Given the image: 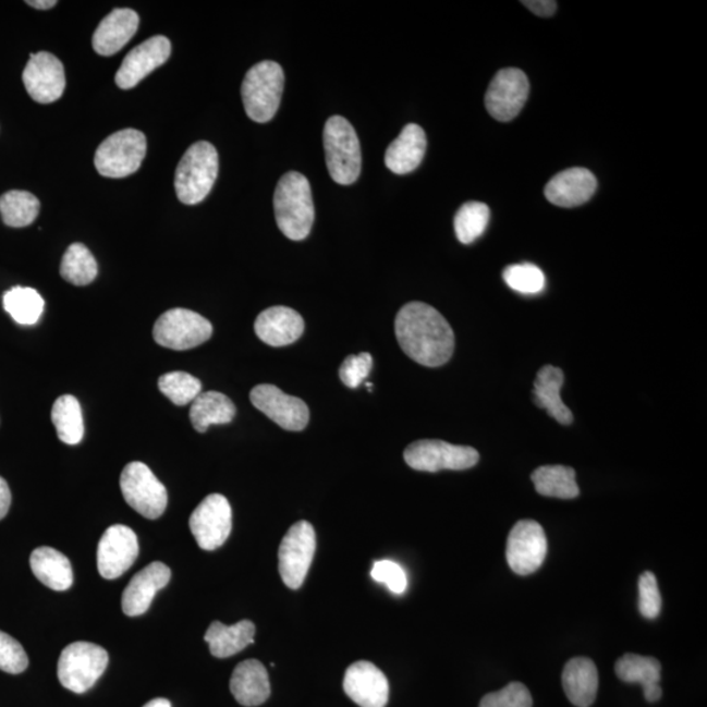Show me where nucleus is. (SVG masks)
Returning a JSON list of instances; mask_svg holds the SVG:
<instances>
[{"label":"nucleus","instance_id":"obj_38","mask_svg":"<svg viewBox=\"0 0 707 707\" xmlns=\"http://www.w3.org/2000/svg\"><path fill=\"white\" fill-rule=\"evenodd\" d=\"M159 389L174 405L185 406L203 393V382L187 373H168L160 376Z\"/></svg>","mask_w":707,"mask_h":707},{"label":"nucleus","instance_id":"obj_12","mask_svg":"<svg viewBox=\"0 0 707 707\" xmlns=\"http://www.w3.org/2000/svg\"><path fill=\"white\" fill-rule=\"evenodd\" d=\"M548 553L547 535L535 521H521L511 529L505 558L512 572L529 575L541 568Z\"/></svg>","mask_w":707,"mask_h":707},{"label":"nucleus","instance_id":"obj_14","mask_svg":"<svg viewBox=\"0 0 707 707\" xmlns=\"http://www.w3.org/2000/svg\"><path fill=\"white\" fill-rule=\"evenodd\" d=\"M529 95L527 75L519 69H503L492 77L485 106L492 119L509 122L521 113Z\"/></svg>","mask_w":707,"mask_h":707},{"label":"nucleus","instance_id":"obj_31","mask_svg":"<svg viewBox=\"0 0 707 707\" xmlns=\"http://www.w3.org/2000/svg\"><path fill=\"white\" fill-rule=\"evenodd\" d=\"M236 415V406L220 392L200 393L192 402L191 420L194 430L206 432L212 425L230 424Z\"/></svg>","mask_w":707,"mask_h":707},{"label":"nucleus","instance_id":"obj_11","mask_svg":"<svg viewBox=\"0 0 707 707\" xmlns=\"http://www.w3.org/2000/svg\"><path fill=\"white\" fill-rule=\"evenodd\" d=\"M405 462L419 472L464 471L478 463L479 453L468 446H455L443 440H418L406 447Z\"/></svg>","mask_w":707,"mask_h":707},{"label":"nucleus","instance_id":"obj_5","mask_svg":"<svg viewBox=\"0 0 707 707\" xmlns=\"http://www.w3.org/2000/svg\"><path fill=\"white\" fill-rule=\"evenodd\" d=\"M284 87L281 64L264 61L249 69L242 84V97L246 115L252 121L266 123L275 119Z\"/></svg>","mask_w":707,"mask_h":707},{"label":"nucleus","instance_id":"obj_33","mask_svg":"<svg viewBox=\"0 0 707 707\" xmlns=\"http://www.w3.org/2000/svg\"><path fill=\"white\" fill-rule=\"evenodd\" d=\"M51 420L61 442L69 446L80 444L84 437V422L80 401L74 395H61L51 409Z\"/></svg>","mask_w":707,"mask_h":707},{"label":"nucleus","instance_id":"obj_29","mask_svg":"<svg viewBox=\"0 0 707 707\" xmlns=\"http://www.w3.org/2000/svg\"><path fill=\"white\" fill-rule=\"evenodd\" d=\"M31 569L42 585L54 592H66L73 586L74 575L69 558L53 548L41 547L32 551Z\"/></svg>","mask_w":707,"mask_h":707},{"label":"nucleus","instance_id":"obj_27","mask_svg":"<svg viewBox=\"0 0 707 707\" xmlns=\"http://www.w3.org/2000/svg\"><path fill=\"white\" fill-rule=\"evenodd\" d=\"M615 674L629 684H641L647 703H657L661 698V666L651 657L626 654L615 663Z\"/></svg>","mask_w":707,"mask_h":707},{"label":"nucleus","instance_id":"obj_37","mask_svg":"<svg viewBox=\"0 0 707 707\" xmlns=\"http://www.w3.org/2000/svg\"><path fill=\"white\" fill-rule=\"evenodd\" d=\"M490 209L483 203H466L460 207L455 217V232L460 243H475L488 227Z\"/></svg>","mask_w":707,"mask_h":707},{"label":"nucleus","instance_id":"obj_35","mask_svg":"<svg viewBox=\"0 0 707 707\" xmlns=\"http://www.w3.org/2000/svg\"><path fill=\"white\" fill-rule=\"evenodd\" d=\"M38 212H40V200L29 192L11 191L0 197V216L10 227L15 229L28 227L35 222Z\"/></svg>","mask_w":707,"mask_h":707},{"label":"nucleus","instance_id":"obj_3","mask_svg":"<svg viewBox=\"0 0 707 707\" xmlns=\"http://www.w3.org/2000/svg\"><path fill=\"white\" fill-rule=\"evenodd\" d=\"M218 171V151L209 142L200 141L187 148L174 176V190L180 203H203L216 184Z\"/></svg>","mask_w":707,"mask_h":707},{"label":"nucleus","instance_id":"obj_24","mask_svg":"<svg viewBox=\"0 0 707 707\" xmlns=\"http://www.w3.org/2000/svg\"><path fill=\"white\" fill-rule=\"evenodd\" d=\"M427 139L424 129L409 123L402 129L386 151V166L395 174H406L417 170L425 158Z\"/></svg>","mask_w":707,"mask_h":707},{"label":"nucleus","instance_id":"obj_41","mask_svg":"<svg viewBox=\"0 0 707 707\" xmlns=\"http://www.w3.org/2000/svg\"><path fill=\"white\" fill-rule=\"evenodd\" d=\"M479 707H532V696L524 684L511 683L501 691L486 694Z\"/></svg>","mask_w":707,"mask_h":707},{"label":"nucleus","instance_id":"obj_8","mask_svg":"<svg viewBox=\"0 0 707 707\" xmlns=\"http://www.w3.org/2000/svg\"><path fill=\"white\" fill-rule=\"evenodd\" d=\"M212 336L211 322L194 310L173 308L161 315L154 327L158 345L184 352L203 345Z\"/></svg>","mask_w":707,"mask_h":707},{"label":"nucleus","instance_id":"obj_34","mask_svg":"<svg viewBox=\"0 0 707 707\" xmlns=\"http://www.w3.org/2000/svg\"><path fill=\"white\" fill-rule=\"evenodd\" d=\"M97 272L99 266L87 246L81 243L71 244L61 263V276L64 281L74 287H87L95 281Z\"/></svg>","mask_w":707,"mask_h":707},{"label":"nucleus","instance_id":"obj_15","mask_svg":"<svg viewBox=\"0 0 707 707\" xmlns=\"http://www.w3.org/2000/svg\"><path fill=\"white\" fill-rule=\"evenodd\" d=\"M251 401L253 406L284 430L302 431L308 425L309 409L306 402L282 392L276 386L261 385L253 388Z\"/></svg>","mask_w":707,"mask_h":707},{"label":"nucleus","instance_id":"obj_16","mask_svg":"<svg viewBox=\"0 0 707 707\" xmlns=\"http://www.w3.org/2000/svg\"><path fill=\"white\" fill-rule=\"evenodd\" d=\"M138 554V537L134 531L126 525H112L103 532L97 548V569L102 578H120L132 568Z\"/></svg>","mask_w":707,"mask_h":707},{"label":"nucleus","instance_id":"obj_26","mask_svg":"<svg viewBox=\"0 0 707 707\" xmlns=\"http://www.w3.org/2000/svg\"><path fill=\"white\" fill-rule=\"evenodd\" d=\"M564 694L578 707L594 704L599 690V673L594 661L588 658H574L564 666L562 673Z\"/></svg>","mask_w":707,"mask_h":707},{"label":"nucleus","instance_id":"obj_23","mask_svg":"<svg viewBox=\"0 0 707 707\" xmlns=\"http://www.w3.org/2000/svg\"><path fill=\"white\" fill-rule=\"evenodd\" d=\"M139 27V16L134 10L115 9L97 27L93 47L97 54L110 57L132 40Z\"/></svg>","mask_w":707,"mask_h":707},{"label":"nucleus","instance_id":"obj_42","mask_svg":"<svg viewBox=\"0 0 707 707\" xmlns=\"http://www.w3.org/2000/svg\"><path fill=\"white\" fill-rule=\"evenodd\" d=\"M639 612L646 619H657L661 611V596L658 581L650 572L641 575L638 582Z\"/></svg>","mask_w":707,"mask_h":707},{"label":"nucleus","instance_id":"obj_9","mask_svg":"<svg viewBox=\"0 0 707 707\" xmlns=\"http://www.w3.org/2000/svg\"><path fill=\"white\" fill-rule=\"evenodd\" d=\"M123 498L138 514L147 519L160 517L168 503L167 489L148 466L141 462L130 463L120 477Z\"/></svg>","mask_w":707,"mask_h":707},{"label":"nucleus","instance_id":"obj_21","mask_svg":"<svg viewBox=\"0 0 707 707\" xmlns=\"http://www.w3.org/2000/svg\"><path fill=\"white\" fill-rule=\"evenodd\" d=\"M255 332L266 345L283 348L301 339L304 332V320L293 308L271 307L258 315Z\"/></svg>","mask_w":707,"mask_h":707},{"label":"nucleus","instance_id":"obj_13","mask_svg":"<svg viewBox=\"0 0 707 707\" xmlns=\"http://www.w3.org/2000/svg\"><path fill=\"white\" fill-rule=\"evenodd\" d=\"M191 531L200 549L216 550L225 543L232 529V509L222 495L206 497L193 511Z\"/></svg>","mask_w":707,"mask_h":707},{"label":"nucleus","instance_id":"obj_7","mask_svg":"<svg viewBox=\"0 0 707 707\" xmlns=\"http://www.w3.org/2000/svg\"><path fill=\"white\" fill-rule=\"evenodd\" d=\"M109 655L101 646L89 642L69 645L58 660V680L74 693H86L107 670Z\"/></svg>","mask_w":707,"mask_h":707},{"label":"nucleus","instance_id":"obj_45","mask_svg":"<svg viewBox=\"0 0 707 707\" xmlns=\"http://www.w3.org/2000/svg\"><path fill=\"white\" fill-rule=\"evenodd\" d=\"M522 3L540 17H549L557 11V3L553 0H525Z\"/></svg>","mask_w":707,"mask_h":707},{"label":"nucleus","instance_id":"obj_28","mask_svg":"<svg viewBox=\"0 0 707 707\" xmlns=\"http://www.w3.org/2000/svg\"><path fill=\"white\" fill-rule=\"evenodd\" d=\"M564 376L561 368L545 366L538 371L534 382V401L538 407L545 409L551 418L561 425L572 424V411L563 404L561 388Z\"/></svg>","mask_w":707,"mask_h":707},{"label":"nucleus","instance_id":"obj_47","mask_svg":"<svg viewBox=\"0 0 707 707\" xmlns=\"http://www.w3.org/2000/svg\"><path fill=\"white\" fill-rule=\"evenodd\" d=\"M27 4L37 10H50L57 5V2L56 0H28Z\"/></svg>","mask_w":707,"mask_h":707},{"label":"nucleus","instance_id":"obj_39","mask_svg":"<svg viewBox=\"0 0 707 707\" xmlns=\"http://www.w3.org/2000/svg\"><path fill=\"white\" fill-rule=\"evenodd\" d=\"M503 279L510 289L523 295L540 294L547 284L543 270L527 263L508 266Z\"/></svg>","mask_w":707,"mask_h":707},{"label":"nucleus","instance_id":"obj_43","mask_svg":"<svg viewBox=\"0 0 707 707\" xmlns=\"http://www.w3.org/2000/svg\"><path fill=\"white\" fill-rule=\"evenodd\" d=\"M374 365L371 354L350 355L340 368V379L349 388H358L368 378Z\"/></svg>","mask_w":707,"mask_h":707},{"label":"nucleus","instance_id":"obj_20","mask_svg":"<svg viewBox=\"0 0 707 707\" xmlns=\"http://www.w3.org/2000/svg\"><path fill=\"white\" fill-rule=\"evenodd\" d=\"M171 569L163 562H153L134 575L122 595V611L129 618L144 614L160 589L171 581Z\"/></svg>","mask_w":707,"mask_h":707},{"label":"nucleus","instance_id":"obj_10","mask_svg":"<svg viewBox=\"0 0 707 707\" xmlns=\"http://www.w3.org/2000/svg\"><path fill=\"white\" fill-rule=\"evenodd\" d=\"M316 534L313 524L297 522L288 531L278 550V569L281 578L291 589L303 586L314 561Z\"/></svg>","mask_w":707,"mask_h":707},{"label":"nucleus","instance_id":"obj_1","mask_svg":"<svg viewBox=\"0 0 707 707\" xmlns=\"http://www.w3.org/2000/svg\"><path fill=\"white\" fill-rule=\"evenodd\" d=\"M395 337L409 358L426 367H440L451 359L455 334L442 315L429 304L407 303L394 321Z\"/></svg>","mask_w":707,"mask_h":707},{"label":"nucleus","instance_id":"obj_19","mask_svg":"<svg viewBox=\"0 0 707 707\" xmlns=\"http://www.w3.org/2000/svg\"><path fill=\"white\" fill-rule=\"evenodd\" d=\"M343 691L361 707H386L389 684L386 674L369 661L350 666L343 678Z\"/></svg>","mask_w":707,"mask_h":707},{"label":"nucleus","instance_id":"obj_6","mask_svg":"<svg viewBox=\"0 0 707 707\" xmlns=\"http://www.w3.org/2000/svg\"><path fill=\"white\" fill-rule=\"evenodd\" d=\"M147 153L146 135L139 130H120L97 148L95 167L103 178L123 179L139 170Z\"/></svg>","mask_w":707,"mask_h":707},{"label":"nucleus","instance_id":"obj_40","mask_svg":"<svg viewBox=\"0 0 707 707\" xmlns=\"http://www.w3.org/2000/svg\"><path fill=\"white\" fill-rule=\"evenodd\" d=\"M29 665L23 646L11 635L0 631V671L12 674L22 673Z\"/></svg>","mask_w":707,"mask_h":707},{"label":"nucleus","instance_id":"obj_44","mask_svg":"<svg viewBox=\"0 0 707 707\" xmlns=\"http://www.w3.org/2000/svg\"><path fill=\"white\" fill-rule=\"evenodd\" d=\"M371 576L374 581L385 583L395 595H401L406 592V573L399 563L388 560L375 562Z\"/></svg>","mask_w":707,"mask_h":707},{"label":"nucleus","instance_id":"obj_17","mask_svg":"<svg viewBox=\"0 0 707 707\" xmlns=\"http://www.w3.org/2000/svg\"><path fill=\"white\" fill-rule=\"evenodd\" d=\"M25 89L36 102L50 103L60 100L66 88L63 63L48 51L31 54L24 69Z\"/></svg>","mask_w":707,"mask_h":707},{"label":"nucleus","instance_id":"obj_18","mask_svg":"<svg viewBox=\"0 0 707 707\" xmlns=\"http://www.w3.org/2000/svg\"><path fill=\"white\" fill-rule=\"evenodd\" d=\"M172 45L164 36H154L138 45L126 56L115 74V84L121 89H132L168 61Z\"/></svg>","mask_w":707,"mask_h":707},{"label":"nucleus","instance_id":"obj_32","mask_svg":"<svg viewBox=\"0 0 707 707\" xmlns=\"http://www.w3.org/2000/svg\"><path fill=\"white\" fill-rule=\"evenodd\" d=\"M538 495L560 499H573L580 496V486L573 468L564 465H545L532 473Z\"/></svg>","mask_w":707,"mask_h":707},{"label":"nucleus","instance_id":"obj_46","mask_svg":"<svg viewBox=\"0 0 707 707\" xmlns=\"http://www.w3.org/2000/svg\"><path fill=\"white\" fill-rule=\"evenodd\" d=\"M11 490L4 478L0 477V521L9 514L11 505Z\"/></svg>","mask_w":707,"mask_h":707},{"label":"nucleus","instance_id":"obj_2","mask_svg":"<svg viewBox=\"0 0 707 707\" xmlns=\"http://www.w3.org/2000/svg\"><path fill=\"white\" fill-rule=\"evenodd\" d=\"M278 229L294 242L307 239L315 222V206L309 181L300 172H288L278 181L275 193Z\"/></svg>","mask_w":707,"mask_h":707},{"label":"nucleus","instance_id":"obj_4","mask_svg":"<svg viewBox=\"0 0 707 707\" xmlns=\"http://www.w3.org/2000/svg\"><path fill=\"white\" fill-rule=\"evenodd\" d=\"M324 150L330 178L340 185H352L362 170L358 135L346 119L333 115L324 127Z\"/></svg>","mask_w":707,"mask_h":707},{"label":"nucleus","instance_id":"obj_48","mask_svg":"<svg viewBox=\"0 0 707 707\" xmlns=\"http://www.w3.org/2000/svg\"><path fill=\"white\" fill-rule=\"evenodd\" d=\"M144 707H172L170 700L166 698H155L147 703Z\"/></svg>","mask_w":707,"mask_h":707},{"label":"nucleus","instance_id":"obj_36","mask_svg":"<svg viewBox=\"0 0 707 707\" xmlns=\"http://www.w3.org/2000/svg\"><path fill=\"white\" fill-rule=\"evenodd\" d=\"M4 309L22 326H34L44 313L45 302L35 289L14 288L3 296Z\"/></svg>","mask_w":707,"mask_h":707},{"label":"nucleus","instance_id":"obj_22","mask_svg":"<svg viewBox=\"0 0 707 707\" xmlns=\"http://www.w3.org/2000/svg\"><path fill=\"white\" fill-rule=\"evenodd\" d=\"M598 181L586 168H570L551 179L545 187V197L560 207H576L592 199Z\"/></svg>","mask_w":707,"mask_h":707},{"label":"nucleus","instance_id":"obj_30","mask_svg":"<svg viewBox=\"0 0 707 707\" xmlns=\"http://www.w3.org/2000/svg\"><path fill=\"white\" fill-rule=\"evenodd\" d=\"M256 626L252 621L243 620L235 625L227 626L222 622H212L205 634L212 657L230 658L243 651L246 646L255 644Z\"/></svg>","mask_w":707,"mask_h":707},{"label":"nucleus","instance_id":"obj_25","mask_svg":"<svg viewBox=\"0 0 707 707\" xmlns=\"http://www.w3.org/2000/svg\"><path fill=\"white\" fill-rule=\"evenodd\" d=\"M230 687L240 705H263L270 696L268 670L256 659L242 661L232 673Z\"/></svg>","mask_w":707,"mask_h":707}]
</instances>
